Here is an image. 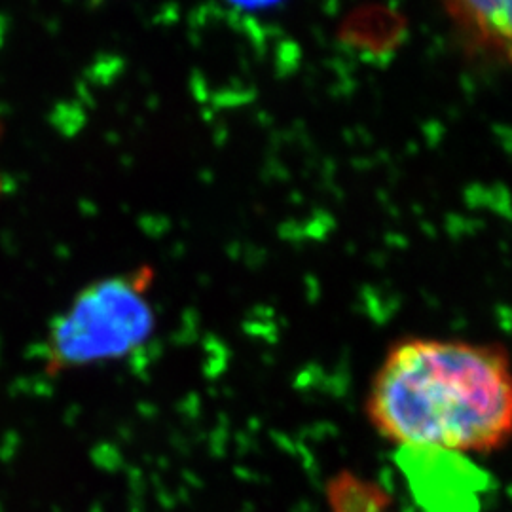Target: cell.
<instances>
[{
  "instance_id": "cell-3",
  "label": "cell",
  "mask_w": 512,
  "mask_h": 512,
  "mask_svg": "<svg viewBox=\"0 0 512 512\" xmlns=\"http://www.w3.org/2000/svg\"><path fill=\"white\" fill-rule=\"evenodd\" d=\"M444 6L478 50L512 63V0H444Z\"/></svg>"
},
{
  "instance_id": "cell-1",
  "label": "cell",
  "mask_w": 512,
  "mask_h": 512,
  "mask_svg": "<svg viewBox=\"0 0 512 512\" xmlns=\"http://www.w3.org/2000/svg\"><path fill=\"white\" fill-rule=\"evenodd\" d=\"M366 414L403 450L488 454L512 437V361L497 344L406 338L385 353Z\"/></svg>"
},
{
  "instance_id": "cell-4",
  "label": "cell",
  "mask_w": 512,
  "mask_h": 512,
  "mask_svg": "<svg viewBox=\"0 0 512 512\" xmlns=\"http://www.w3.org/2000/svg\"><path fill=\"white\" fill-rule=\"evenodd\" d=\"M332 512H391V501L378 484L361 476H336L327 488Z\"/></svg>"
},
{
  "instance_id": "cell-5",
  "label": "cell",
  "mask_w": 512,
  "mask_h": 512,
  "mask_svg": "<svg viewBox=\"0 0 512 512\" xmlns=\"http://www.w3.org/2000/svg\"><path fill=\"white\" fill-rule=\"evenodd\" d=\"M228 2H232L238 8H245V10H262V8H270V6L279 4L281 0H228Z\"/></svg>"
},
{
  "instance_id": "cell-2",
  "label": "cell",
  "mask_w": 512,
  "mask_h": 512,
  "mask_svg": "<svg viewBox=\"0 0 512 512\" xmlns=\"http://www.w3.org/2000/svg\"><path fill=\"white\" fill-rule=\"evenodd\" d=\"M154 270L141 266L128 274L93 281L74 296L50 325L44 346L48 376L122 359L143 348L156 329L148 291Z\"/></svg>"
}]
</instances>
